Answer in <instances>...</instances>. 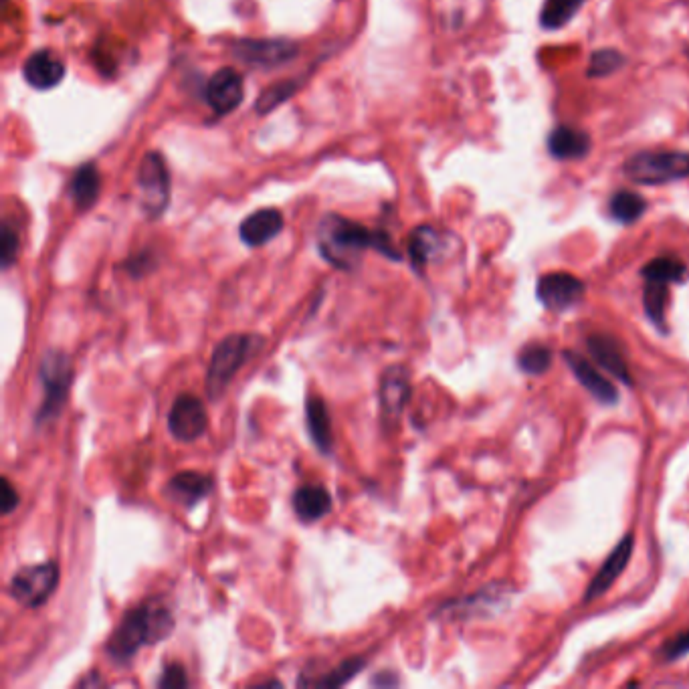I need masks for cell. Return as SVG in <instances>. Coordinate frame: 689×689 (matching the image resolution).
I'll use <instances>...</instances> for the list:
<instances>
[{
  "instance_id": "1",
  "label": "cell",
  "mask_w": 689,
  "mask_h": 689,
  "mask_svg": "<svg viewBox=\"0 0 689 689\" xmlns=\"http://www.w3.org/2000/svg\"><path fill=\"white\" fill-rule=\"evenodd\" d=\"M320 255L342 271H352L360 263L364 251L376 249L388 259H401L399 249L382 231H372L360 223L340 215H328L318 229Z\"/></svg>"
},
{
  "instance_id": "2",
  "label": "cell",
  "mask_w": 689,
  "mask_h": 689,
  "mask_svg": "<svg viewBox=\"0 0 689 689\" xmlns=\"http://www.w3.org/2000/svg\"><path fill=\"white\" fill-rule=\"evenodd\" d=\"M174 627V615L164 601L158 597L148 599L124 615L106 643V653L114 663L128 665L142 647L168 639Z\"/></svg>"
},
{
  "instance_id": "3",
  "label": "cell",
  "mask_w": 689,
  "mask_h": 689,
  "mask_svg": "<svg viewBox=\"0 0 689 689\" xmlns=\"http://www.w3.org/2000/svg\"><path fill=\"white\" fill-rule=\"evenodd\" d=\"M261 344L263 338L257 334H231L215 346L207 370V395L211 401H219L225 395L231 380L257 354Z\"/></svg>"
},
{
  "instance_id": "4",
  "label": "cell",
  "mask_w": 689,
  "mask_h": 689,
  "mask_svg": "<svg viewBox=\"0 0 689 689\" xmlns=\"http://www.w3.org/2000/svg\"><path fill=\"white\" fill-rule=\"evenodd\" d=\"M623 172L635 184L659 186L689 176V154L679 150H643L633 154Z\"/></svg>"
},
{
  "instance_id": "5",
  "label": "cell",
  "mask_w": 689,
  "mask_h": 689,
  "mask_svg": "<svg viewBox=\"0 0 689 689\" xmlns=\"http://www.w3.org/2000/svg\"><path fill=\"white\" fill-rule=\"evenodd\" d=\"M39 378L43 386V403L37 411V425H45L55 421L67 403L73 382L69 356L61 350H47L41 358Z\"/></svg>"
},
{
  "instance_id": "6",
  "label": "cell",
  "mask_w": 689,
  "mask_h": 689,
  "mask_svg": "<svg viewBox=\"0 0 689 689\" xmlns=\"http://www.w3.org/2000/svg\"><path fill=\"white\" fill-rule=\"evenodd\" d=\"M57 584H59V564L43 562V564H33V566H25L17 570L15 576L11 578L9 593L19 605L27 609H39L51 599Z\"/></svg>"
},
{
  "instance_id": "7",
  "label": "cell",
  "mask_w": 689,
  "mask_h": 689,
  "mask_svg": "<svg viewBox=\"0 0 689 689\" xmlns=\"http://www.w3.org/2000/svg\"><path fill=\"white\" fill-rule=\"evenodd\" d=\"M138 186H140V201L142 209L148 217H160L170 201V174L164 158L156 152H150L138 172Z\"/></svg>"
},
{
  "instance_id": "8",
  "label": "cell",
  "mask_w": 689,
  "mask_h": 689,
  "mask_svg": "<svg viewBox=\"0 0 689 689\" xmlns=\"http://www.w3.org/2000/svg\"><path fill=\"white\" fill-rule=\"evenodd\" d=\"M209 429V415L205 403L184 392L178 395L168 413V431L180 443H194Z\"/></svg>"
},
{
  "instance_id": "9",
  "label": "cell",
  "mask_w": 689,
  "mask_h": 689,
  "mask_svg": "<svg viewBox=\"0 0 689 689\" xmlns=\"http://www.w3.org/2000/svg\"><path fill=\"white\" fill-rule=\"evenodd\" d=\"M411 392H413L411 372L407 366L395 364L384 370L380 378L378 397H380L382 419L388 421V425H395L401 419L405 407L409 405Z\"/></svg>"
},
{
  "instance_id": "10",
  "label": "cell",
  "mask_w": 689,
  "mask_h": 689,
  "mask_svg": "<svg viewBox=\"0 0 689 689\" xmlns=\"http://www.w3.org/2000/svg\"><path fill=\"white\" fill-rule=\"evenodd\" d=\"M536 295L544 308L562 312L576 306L584 298V283L572 273H546L538 279Z\"/></svg>"
},
{
  "instance_id": "11",
  "label": "cell",
  "mask_w": 689,
  "mask_h": 689,
  "mask_svg": "<svg viewBox=\"0 0 689 689\" xmlns=\"http://www.w3.org/2000/svg\"><path fill=\"white\" fill-rule=\"evenodd\" d=\"M243 95H245L243 77L231 67L219 69L207 83V102L213 108V112L219 116H225L237 110L239 104L243 102Z\"/></svg>"
},
{
  "instance_id": "12",
  "label": "cell",
  "mask_w": 689,
  "mask_h": 689,
  "mask_svg": "<svg viewBox=\"0 0 689 689\" xmlns=\"http://www.w3.org/2000/svg\"><path fill=\"white\" fill-rule=\"evenodd\" d=\"M633 546H635V538L633 534H627L617 546L615 550L609 554V558L603 562L601 570L597 572V576L590 580L588 588H586V601H595L599 597H603L605 593H609L611 586L619 580V576L623 574V570L627 568L631 554H633Z\"/></svg>"
},
{
  "instance_id": "13",
  "label": "cell",
  "mask_w": 689,
  "mask_h": 689,
  "mask_svg": "<svg viewBox=\"0 0 689 689\" xmlns=\"http://www.w3.org/2000/svg\"><path fill=\"white\" fill-rule=\"evenodd\" d=\"M213 477L199 473V471H182L176 473L164 487V494L168 500L192 510L196 504L209 498L213 491Z\"/></svg>"
},
{
  "instance_id": "14",
  "label": "cell",
  "mask_w": 689,
  "mask_h": 689,
  "mask_svg": "<svg viewBox=\"0 0 689 689\" xmlns=\"http://www.w3.org/2000/svg\"><path fill=\"white\" fill-rule=\"evenodd\" d=\"M564 358H566L570 370L574 372V376L580 380V384L599 403H603V405H617L619 403V388L607 376H603L586 358H582L580 354L570 352V350L564 352Z\"/></svg>"
},
{
  "instance_id": "15",
  "label": "cell",
  "mask_w": 689,
  "mask_h": 689,
  "mask_svg": "<svg viewBox=\"0 0 689 689\" xmlns=\"http://www.w3.org/2000/svg\"><path fill=\"white\" fill-rule=\"evenodd\" d=\"M293 512L304 524H314L332 512L330 491L320 483H306L293 491Z\"/></svg>"
},
{
  "instance_id": "16",
  "label": "cell",
  "mask_w": 689,
  "mask_h": 689,
  "mask_svg": "<svg viewBox=\"0 0 689 689\" xmlns=\"http://www.w3.org/2000/svg\"><path fill=\"white\" fill-rule=\"evenodd\" d=\"M588 352L601 364L605 370H609L613 376L623 380L625 384H631V372L625 358V350L619 340H615L609 334H593L586 340Z\"/></svg>"
},
{
  "instance_id": "17",
  "label": "cell",
  "mask_w": 689,
  "mask_h": 689,
  "mask_svg": "<svg viewBox=\"0 0 689 689\" xmlns=\"http://www.w3.org/2000/svg\"><path fill=\"white\" fill-rule=\"evenodd\" d=\"M23 75L27 83L35 89H51L61 83L65 77V63L51 51L43 49L33 53L25 65H23Z\"/></svg>"
},
{
  "instance_id": "18",
  "label": "cell",
  "mask_w": 689,
  "mask_h": 689,
  "mask_svg": "<svg viewBox=\"0 0 689 689\" xmlns=\"http://www.w3.org/2000/svg\"><path fill=\"white\" fill-rule=\"evenodd\" d=\"M298 47L285 39H265V41H241L237 45V55L253 65H279L289 61Z\"/></svg>"
},
{
  "instance_id": "19",
  "label": "cell",
  "mask_w": 689,
  "mask_h": 689,
  "mask_svg": "<svg viewBox=\"0 0 689 689\" xmlns=\"http://www.w3.org/2000/svg\"><path fill=\"white\" fill-rule=\"evenodd\" d=\"M283 231V215L277 209H261L249 215L241 227L239 237L247 247H261Z\"/></svg>"
},
{
  "instance_id": "20",
  "label": "cell",
  "mask_w": 689,
  "mask_h": 689,
  "mask_svg": "<svg viewBox=\"0 0 689 689\" xmlns=\"http://www.w3.org/2000/svg\"><path fill=\"white\" fill-rule=\"evenodd\" d=\"M548 152L562 162L582 160L590 152V136L572 126H558L548 136Z\"/></svg>"
},
{
  "instance_id": "21",
  "label": "cell",
  "mask_w": 689,
  "mask_h": 689,
  "mask_svg": "<svg viewBox=\"0 0 689 689\" xmlns=\"http://www.w3.org/2000/svg\"><path fill=\"white\" fill-rule=\"evenodd\" d=\"M306 425L310 439L314 445L330 455L334 449V433H332V419L326 403L320 397H310L306 401Z\"/></svg>"
},
{
  "instance_id": "22",
  "label": "cell",
  "mask_w": 689,
  "mask_h": 689,
  "mask_svg": "<svg viewBox=\"0 0 689 689\" xmlns=\"http://www.w3.org/2000/svg\"><path fill=\"white\" fill-rule=\"evenodd\" d=\"M102 190V176L100 170L95 168V164H83L77 168V172L71 178V199L79 211H87L95 205L97 196Z\"/></svg>"
},
{
  "instance_id": "23",
  "label": "cell",
  "mask_w": 689,
  "mask_h": 689,
  "mask_svg": "<svg viewBox=\"0 0 689 689\" xmlns=\"http://www.w3.org/2000/svg\"><path fill=\"white\" fill-rule=\"evenodd\" d=\"M443 249V239L433 227H417L409 237V257L415 269H423Z\"/></svg>"
},
{
  "instance_id": "24",
  "label": "cell",
  "mask_w": 689,
  "mask_h": 689,
  "mask_svg": "<svg viewBox=\"0 0 689 689\" xmlns=\"http://www.w3.org/2000/svg\"><path fill=\"white\" fill-rule=\"evenodd\" d=\"M506 590H498V586H489L479 590V593L451 603L447 607H441V611H451L457 615H483V613H491V609L502 607V599H504Z\"/></svg>"
},
{
  "instance_id": "25",
  "label": "cell",
  "mask_w": 689,
  "mask_h": 689,
  "mask_svg": "<svg viewBox=\"0 0 689 689\" xmlns=\"http://www.w3.org/2000/svg\"><path fill=\"white\" fill-rule=\"evenodd\" d=\"M645 211H647V201L633 190H617L611 196L609 215L623 225H633L635 221L643 217Z\"/></svg>"
},
{
  "instance_id": "26",
  "label": "cell",
  "mask_w": 689,
  "mask_h": 689,
  "mask_svg": "<svg viewBox=\"0 0 689 689\" xmlns=\"http://www.w3.org/2000/svg\"><path fill=\"white\" fill-rule=\"evenodd\" d=\"M584 3L586 0H546L540 13V25L548 31L562 29L578 15Z\"/></svg>"
},
{
  "instance_id": "27",
  "label": "cell",
  "mask_w": 689,
  "mask_h": 689,
  "mask_svg": "<svg viewBox=\"0 0 689 689\" xmlns=\"http://www.w3.org/2000/svg\"><path fill=\"white\" fill-rule=\"evenodd\" d=\"M669 300V287L667 283L659 281H647L645 291H643V306L647 316L651 318L653 324H657L661 330H665V306Z\"/></svg>"
},
{
  "instance_id": "28",
  "label": "cell",
  "mask_w": 689,
  "mask_h": 689,
  "mask_svg": "<svg viewBox=\"0 0 689 689\" xmlns=\"http://www.w3.org/2000/svg\"><path fill=\"white\" fill-rule=\"evenodd\" d=\"M641 273L647 281H659L669 285L673 281H681V277L685 275V265L675 257H657L649 261Z\"/></svg>"
},
{
  "instance_id": "29",
  "label": "cell",
  "mask_w": 689,
  "mask_h": 689,
  "mask_svg": "<svg viewBox=\"0 0 689 689\" xmlns=\"http://www.w3.org/2000/svg\"><path fill=\"white\" fill-rule=\"evenodd\" d=\"M623 65H625V57L617 49H597L593 55H590L586 75L593 79L609 77L617 73Z\"/></svg>"
},
{
  "instance_id": "30",
  "label": "cell",
  "mask_w": 689,
  "mask_h": 689,
  "mask_svg": "<svg viewBox=\"0 0 689 689\" xmlns=\"http://www.w3.org/2000/svg\"><path fill=\"white\" fill-rule=\"evenodd\" d=\"M552 364V352L550 348L542 346V344H528L520 350L518 354V366L522 372L538 376L542 372H546Z\"/></svg>"
},
{
  "instance_id": "31",
  "label": "cell",
  "mask_w": 689,
  "mask_h": 689,
  "mask_svg": "<svg viewBox=\"0 0 689 689\" xmlns=\"http://www.w3.org/2000/svg\"><path fill=\"white\" fill-rule=\"evenodd\" d=\"M364 667H366V659H362V657H350V659H344L338 667H334V669L328 671L326 675H322L320 679L312 681L310 685L338 687V685L348 683L352 677H356Z\"/></svg>"
},
{
  "instance_id": "32",
  "label": "cell",
  "mask_w": 689,
  "mask_h": 689,
  "mask_svg": "<svg viewBox=\"0 0 689 689\" xmlns=\"http://www.w3.org/2000/svg\"><path fill=\"white\" fill-rule=\"evenodd\" d=\"M295 91V85L293 81H281V83H275L271 85L269 89H265L259 97V102H257V112L259 114H269L273 112L275 108H279L283 102H287L289 97L293 95Z\"/></svg>"
},
{
  "instance_id": "33",
  "label": "cell",
  "mask_w": 689,
  "mask_h": 689,
  "mask_svg": "<svg viewBox=\"0 0 689 689\" xmlns=\"http://www.w3.org/2000/svg\"><path fill=\"white\" fill-rule=\"evenodd\" d=\"M19 233L17 229L7 221L3 225V237H0V261H3V269H11L19 257Z\"/></svg>"
},
{
  "instance_id": "34",
  "label": "cell",
  "mask_w": 689,
  "mask_h": 689,
  "mask_svg": "<svg viewBox=\"0 0 689 689\" xmlns=\"http://www.w3.org/2000/svg\"><path fill=\"white\" fill-rule=\"evenodd\" d=\"M162 689H176V687H186L188 679H186V671L180 663H168L162 669V675L156 683Z\"/></svg>"
},
{
  "instance_id": "35",
  "label": "cell",
  "mask_w": 689,
  "mask_h": 689,
  "mask_svg": "<svg viewBox=\"0 0 689 689\" xmlns=\"http://www.w3.org/2000/svg\"><path fill=\"white\" fill-rule=\"evenodd\" d=\"M687 653H689V629L669 639L661 649V655L665 657V661H677L679 657Z\"/></svg>"
},
{
  "instance_id": "36",
  "label": "cell",
  "mask_w": 689,
  "mask_h": 689,
  "mask_svg": "<svg viewBox=\"0 0 689 689\" xmlns=\"http://www.w3.org/2000/svg\"><path fill=\"white\" fill-rule=\"evenodd\" d=\"M156 263L152 261V255L148 253V251H144V253H140V255H136V257H132V259H128V263H126V267H128V273H132L134 277H142L150 267H154Z\"/></svg>"
},
{
  "instance_id": "37",
  "label": "cell",
  "mask_w": 689,
  "mask_h": 689,
  "mask_svg": "<svg viewBox=\"0 0 689 689\" xmlns=\"http://www.w3.org/2000/svg\"><path fill=\"white\" fill-rule=\"evenodd\" d=\"M19 506V494L9 477L3 479V514L9 516Z\"/></svg>"
},
{
  "instance_id": "38",
  "label": "cell",
  "mask_w": 689,
  "mask_h": 689,
  "mask_svg": "<svg viewBox=\"0 0 689 689\" xmlns=\"http://www.w3.org/2000/svg\"><path fill=\"white\" fill-rule=\"evenodd\" d=\"M399 683H401L399 677L392 673V671H380L372 679V685H376V687H380V685H399Z\"/></svg>"
},
{
  "instance_id": "39",
  "label": "cell",
  "mask_w": 689,
  "mask_h": 689,
  "mask_svg": "<svg viewBox=\"0 0 689 689\" xmlns=\"http://www.w3.org/2000/svg\"><path fill=\"white\" fill-rule=\"evenodd\" d=\"M91 683H93V685H102V679H100V675H97V673H93V671L89 673V677H85V679H81V681H79V685H81V687H85V685H91Z\"/></svg>"
}]
</instances>
